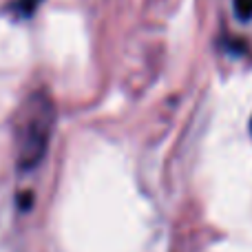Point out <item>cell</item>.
<instances>
[{
	"label": "cell",
	"mask_w": 252,
	"mask_h": 252,
	"mask_svg": "<svg viewBox=\"0 0 252 252\" xmlns=\"http://www.w3.org/2000/svg\"><path fill=\"white\" fill-rule=\"evenodd\" d=\"M56 124V106L44 93H35L27 102L25 115L18 126V166L22 170L35 168L49 148Z\"/></svg>",
	"instance_id": "6da1fadb"
},
{
	"label": "cell",
	"mask_w": 252,
	"mask_h": 252,
	"mask_svg": "<svg viewBox=\"0 0 252 252\" xmlns=\"http://www.w3.org/2000/svg\"><path fill=\"white\" fill-rule=\"evenodd\" d=\"M40 2H42V0H16L13 9H16L20 16H33V11L40 7Z\"/></svg>",
	"instance_id": "7a4b0ae2"
},
{
	"label": "cell",
	"mask_w": 252,
	"mask_h": 252,
	"mask_svg": "<svg viewBox=\"0 0 252 252\" xmlns=\"http://www.w3.org/2000/svg\"><path fill=\"white\" fill-rule=\"evenodd\" d=\"M235 13L241 20H250L252 18V0H235Z\"/></svg>",
	"instance_id": "3957f363"
},
{
	"label": "cell",
	"mask_w": 252,
	"mask_h": 252,
	"mask_svg": "<svg viewBox=\"0 0 252 252\" xmlns=\"http://www.w3.org/2000/svg\"><path fill=\"white\" fill-rule=\"evenodd\" d=\"M18 206H20V210H29L33 206V195L31 192H20L18 195Z\"/></svg>",
	"instance_id": "277c9868"
}]
</instances>
